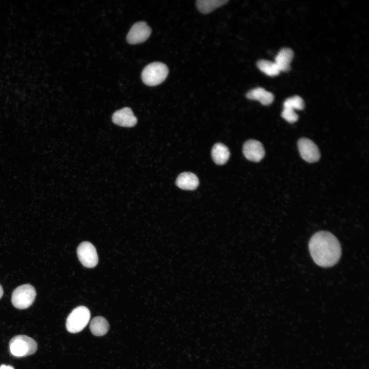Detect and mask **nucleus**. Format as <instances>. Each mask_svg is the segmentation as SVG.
<instances>
[{
  "label": "nucleus",
  "instance_id": "nucleus-12",
  "mask_svg": "<svg viewBox=\"0 0 369 369\" xmlns=\"http://www.w3.org/2000/svg\"><path fill=\"white\" fill-rule=\"evenodd\" d=\"M293 50L289 48H282L275 58V63L280 71H288L290 69V64L293 57Z\"/></svg>",
  "mask_w": 369,
  "mask_h": 369
},
{
  "label": "nucleus",
  "instance_id": "nucleus-18",
  "mask_svg": "<svg viewBox=\"0 0 369 369\" xmlns=\"http://www.w3.org/2000/svg\"><path fill=\"white\" fill-rule=\"evenodd\" d=\"M284 107H288L293 110H302L304 107L303 99L299 96L295 95L287 98L283 104Z\"/></svg>",
  "mask_w": 369,
  "mask_h": 369
},
{
  "label": "nucleus",
  "instance_id": "nucleus-5",
  "mask_svg": "<svg viewBox=\"0 0 369 369\" xmlns=\"http://www.w3.org/2000/svg\"><path fill=\"white\" fill-rule=\"evenodd\" d=\"M36 295V291L32 285L29 284H23L13 291L11 302L15 308L20 310L26 309L32 305Z\"/></svg>",
  "mask_w": 369,
  "mask_h": 369
},
{
  "label": "nucleus",
  "instance_id": "nucleus-11",
  "mask_svg": "<svg viewBox=\"0 0 369 369\" xmlns=\"http://www.w3.org/2000/svg\"><path fill=\"white\" fill-rule=\"evenodd\" d=\"M176 185L181 189L195 190L199 184V180L196 175L191 172H183L177 178Z\"/></svg>",
  "mask_w": 369,
  "mask_h": 369
},
{
  "label": "nucleus",
  "instance_id": "nucleus-21",
  "mask_svg": "<svg viewBox=\"0 0 369 369\" xmlns=\"http://www.w3.org/2000/svg\"><path fill=\"white\" fill-rule=\"evenodd\" d=\"M4 291L2 286L0 285V299L3 295Z\"/></svg>",
  "mask_w": 369,
  "mask_h": 369
},
{
  "label": "nucleus",
  "instance_id": "nucleus-1",
  "mask_svg": "<svg viewBox=\"0 0 369 369\" xmlns=\"http://www.w3.org/2000/svg\"><path fill=\"white\" fill-rule=\"evenodd\" d=\"M309 249L314 261L322 267L335 265L341 255L338 240L333 234L325 231H319L312 236Z\"/></svg>",
  "mask_w": 369,
  "mask_h": 369
},
{
  "label": "nucleus",
  "instance_id": "nucleus-7",
  "mask_svg": "<svg viewBox=\"0 0 369 369\" xmlns=\"http://www.w3.org/2000/svg\"><path fill=\"white\" fill-rule=\"evenodd\" d=\"M151 29L144 22L134 24L130 29L127 36V42L130 44H137L144 42L150 36Z\"/></svg>",
  "mask_w": 369,
  "mask_h": 369
},
{
  "label": "nucleus",
  "instance_id": "nucleus-2",
  "mask_svg": "<svg viewBox=\"0 0 369 369\" xmlns=\"http://www.w3.org/2000/svg\"><path fill=\"white\" fill-rule=\"evenodd\" d=\"M36 342L26 335H17L9 342L10 351L16 357H23L32 355L37 350Z\"/></svg>",
  "mask_w": 369,
  "mask_h": 369
},
{
  "label": "nucleus",
  "instance_id": "nucleus-20",
  "mask_svg": "<svg viewBox=\"0 0 369 369\" xmlns=\"http://www.w3.org/2000/svg\"><path fill=\"white\" fill-rule=\"evenodd\" d=\"M0 369H14L13 366L11 365H6L5 364H2L0 366Z\"/></svg>",
  "mask_w": 369,
  "mask_h": 369
},
{
  "label": "nucleus",
  "instance_id": "nucleus-15",
  "mask_svg": "<svg viewBox=\"0 0 369 369\" xmlns=\"http://www.w3.org/2000/svg\"><path fill=\"white\" fill-rule=\"evenodd\" d=\"M109 328L108 322L101 316L94 317L90 322V329L92 333L97 336H101L106 334Z\"/></svg>",
  "mask_w": 369,
  "mask_h": 369
},
{
  "label": "nucleus",
  "instance_id": "nucleus-9",
  "mask_svg": "<svg viewBox=\"0 0 369 369\" xmlns=\"http://www.w3.org/2000/svg\"><path fill=\"white\" fill-rule=\"evenodd\" d=\"M243 153L247 159L254 162L260 161L264 157L265 151L259 141L250 139L243 146Z\"/></svg>",
  "mask_w": 369,
  "mask_h": 369
},
{
  "label": "nucleus",
  "instance_id": "nucleus-8",
  "mask_svg": "<svg viewBox=\"0 0 369 369\" xmlns=\"http://www.w3.org/2000/svg\"><path fill=\"white\" fill-rule=\"evenodd\" d=\"M298 147L301 157L308 162L318 161L320 154L315 144L306 138H302L298 142Z\"/></svg>",
  "mask_w": 369,
  "mask_h": 369
},
{
  "label": "nucleus",
  "instance_id": "nucleus-3",
  "mask_svg": "<svg viewBox=\"0 0 369 369\" xmlns=\"http://www.w3.org/2000/svg\"><path fill=\"white\" fill-rule=\"evenodd\" d=\"M169 70L162 63L154 62L148 65L143 70L141 78L149 86H154L162 83L168 76Z\"/></svg>",
  "mask_w": 369,
  "mask_h": 369
},
{
  "label": "nucleus",
  "instance_id": "nucleus-10",
  "mask_svg": "<svg viewBox=\"0 0 369 369\" xmlns=\"http://www.w3.org/2000/svg\"><path fill=\"white\" fill-rule=\"evenodd\" d=\"M112 121L119 126L132 127L136 124L137 120L131 109L125 107L113 114Z\"/></svg>",
  "mask_w": 369,
  "mask_h": 369
},
{
  "label": "nucleus",
  "instance_id": "nucleus-4",
  "mask_svg": "<svg viewBox=\"0 0 369 369\" xmlns=\"http://www.w3.org/2000/svg\"><path fill=\"white\" fill-rule=\"evenodd\" d=\"M90 318L89 310L84 306H78L73 309L67 317V330L72 333L79 332L87 325Z\"/></svg>",
  "mask_w": 369,
  "mask_h": 369
},
{
  "label": "nucleus",
  "instance_id": "nucleus-6",
  "mask_svg": "<svg viewBox=\"0 0 369 369\" xmlns=\"http://www.w3.org/2000/svg\"><path fill=\"white\" fill-rule=\"evenodd\" d=\"M77 254L81 264L87 268H94L98 263V258L96 249L89 242H81L77 249Z\"/></svg>",
  "mask_w": 369,
  "mask_h": 369
},
{
  "label": "nucleus",
  "instance_id": "nucleus-17",
  "mask_svg": "<svg viewBox=\"0 0 369 369\" xmlns=\"http://www.w3.org/2000/svg\"><path fill=\"white\" fill-rule=\"evenodd\" d=\"M257 66L260 71L269 76L277 75L280 72L276 63L270 60H259L257 63Z\"/></svg>",
  "mask_w": 369,
  "mask_h": 369
},
{
  "label": "nucleus",
  "instance_id": "nucleus-14",
  "mask_svg": "<svg viewBox=\"0 0 369 369\" xmlns=\"http://www.w3.org/2000/svg\"><path fill=\"white\" fill-rule=\"evenodd\" d=\"M212 157L217 165H223L230 157V151L225 145L221 143L214 145L212 149Z\"/></svg>",
  "mask_w": 369,
  "mask_h": 369
},
{
  "label": "nucleus",
  "instance_id": "nucleus-13",
  "mask_svg": "<svg viewBox=\"0 0 369 369\" xmlns=\"http://www.w3.org/2000/svg\"><path fill=\"white\" fill-rule=\"evenodd\" d=\"M246 96L249 99L258 100L263 105L271 104L274 98V96L271 92H268L261 87L250 90L247 93Z\"/></svg>",
  "mask_w": 369,
  "mask_h": 369
},
{
  "label": "nucleus",
  "instance_id": "nucleus-19",
  "mask_svg": "<svg viewBox=\"0 0 369 369\" xmlns=\"http://www.w3.org/2000/svg\"><path fill=\"white\" fill-rule=\"evenodd\" d=\"M281 116L285 120L290 123L295 122L298 119V116L294 110L288 107L283 108Z\"/></svg>",
  "mask_w": 369,
  "mask_h": 369
},
{
  "label": "nucleus",
  "instance_id": "nucleus-16",
  "mask_svg": "<svg viewBox=\"0 0 369 369\" xmlns=\"http://www.w3.org/2000/svg\"><path fill=\"white\" fill-rule=\"evenodd\" d=\"M228 2V0H198L196 1V6L200 12L207 14Z\"/></svg>",
  "mask_w": 369,
  "mask_h": 369
}]
</instances>
